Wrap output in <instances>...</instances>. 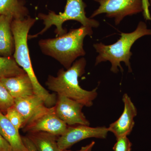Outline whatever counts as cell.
Instances as JSON below:
<instances>
[{
  "mask_svg": "<svg viewBox=\"0 0 151 151\" xmlns=\"http://www.w3.org/2000/svg\"><path fill=\"white\" fill-rule=\"evenodd\" d=\"M13 19L0 15V56L12 57L15 50L11 23Z\"/></svg>",
  "mask_w": 151,
  "mask_h": 151,
  "instance_id": "4fadbf2b",
  "label": "cell"
},
{
  "mask_svg": "<svg viewBox=\"0 0 151 151\" xmlns=\"http://www.w3.org/2000/svg\"><path fill=\"white\" fill-rule=\"evenodd\" d=\"M14 105V99L0 82V111H6Z\"/></svg>",
  "mask_w": 151,
  "mask_h": 151,
  "instance_id": "ac0fdd59",
  "label": "cell"
},
{
  "mask_svg": "<svg viewBox=\"0 0 151 151\" xmlns=\"http://www.w3.org/2000/svg\"><path fill=\"white\" fill-rule=\"evenodd\" d=\"M99 3V8L94 11L90 18L105 13L107 17L115 19L119 24L124 17L143 12V0H94Z\"/></svg>",
  "mask_w": 151,
  "mask_h": 151,
  "instance_id": "8992f818",
  "label": "cell"
},
{
  "mask_svg": "<svg viewBox=\"0 0 151 151\" xmlns=\"http://www.w3.org/2000/svg\"><path fill=\"white\" fill-rule=\"evenodd\" d=\"M68 126L57 116L54 106H45L30 120L23 128L24 132H43L61 136L66 131Z\"/></svg>",
  "mask_w": 151,
  "mask_h": 151,
  "instance_id": "52a82bcc",
  "label": "cell"
},
{
  "mask_svg": "<svg viewBox=\"0 0 151 151\" xmlns=\"http://www.w3.org/2000/svg\"><path fill=\"white\" fill-rule=\"evenodd\" d=\"M23 1L0 0V15L13 20H23L28 16L29 11Z\"/></svg>",
  "mask_w": 151,
  "mask_h": 151,
  "instance_id": "2e32d148",
  "label": "cell"
},
{
  "mask_svg": "<svg viewBox=\"0 0 151 151\" xmlns=\"http://www.w3.org/2000/svg\"><path fill=\"white\" fill-rule=\"evenodd\" d=\"M45 106L43 100L35 94L24 98L15 99L14 105L23 117L24 121L23 128Z\"/></svg>",
  "mask_w": 151,
  "mask_h": 151,
  "instance_id": "7c38bea8",
  "label": "cell"
},
{
  "mask_svg": "<svg viewBox=\"0 0 151 151\" xmlns=\"http://www.w3.org/2000/svg\"><path fill=\"white\" fill-rule=\"evenodd\" d=\"M37 19L27 16L23 20H13L11 29L14 40V58L19 66L27 73L32 82L35 94L40 97L47 107L55 105L56 95L51 94L41 85L33 69L27 45L28 35Z\"/></svg>",
  "mask_w": 151,
  "mask_h": 151,
  "instance_id": "6da1fadb",
  "label": "cell"
},
{
  "mask_svg": "<svg viewBox=\"0 0 151 151\" xmlns=\"http://www.w3.org/2000/svg\"><path fill=\"white\" fill-rule=\"evenodd\" d=\"M150 3H151V0H150Z\"/></svg>",
  "mask_w": 151,
  "mask_h": 151,
  "instance_id": "d4e9b609",
  "label": "cell"
},
{
  "mask_svg": "<svg viewBox=\"0 0 151 151\" xmlns=\"http://www.w3.org/2000/svg\"><path fill=\"white\" fill-rule=\"evenodd\" d=\"M0 151H13L12 149L0 133Z\"/></svg>",
  "mask_w": 151,
  "mask_h": 151,
  "instance_id": "44dd1931",
  "label": "cell"
},
{
  "mask_svg": "<svg viewBox=\"0 0 151 151\" xmlns=\"http://www.w3.org/2000/svg\"><path fill=\"white\" fill-rule=\"evenodd\" d=\"M95 142L94 141H92L91 143H89L88 145H86V146L82 147L80 150H78V151H92L93 147L95 145ZM63 151H72L70 150H67Z\"/></svg>",
  "mask_w": 151,
  "mask_h": 151,
  "instance_id": "cb8c5ba5",
  "label": "cell"
},
{
  "mask_svg": "<svg viewBox=\"0 0 151 151\" xmlns=\"http://www.w3.org/2000/svg\"><path fill=\"white\" fill-rule=\"evenodd\" d=\"M143 5L144 16L147 19H151L150 15L149 10V7L150 6L149 0H143Z\"/></svg>",
  "mask_w": 151,
  "mask_h": 151,
  "instance_id": "603a6c76",
  "label": "cell"
},
{
  "mask_svg": "<svg viewBox=\"0 0 151 151\" xmlns=\"http://www.w3.org/2000/svg\"><path fill=\"white\" fill-rule=\"evenodd\" d=\"M84 105L75 100L58 95L54 108L57 116L68 126H89V121L82 112Z\"/></svg>",
  "mask_w": 151,
  "mask_h": 151,
  "instance_id": "9c48e42d",
  "label": "cell"
},
{
  "mask_svg": "<svg viewBox=\"0 0 151 151\" xmlns=\"http://www.w3.org/2000/svg\"><path fill=\"white\" fill-rule=\"evenodd\" d=\"M109 132L108 128L105 127H91L83 125L68 126L64 134L58 138V145L60 151H64L85 139H105Z\"/></svg>",
  "mask_w": 151,
  "mask_h": 151,
  "instance_id": "ba28073f",
  "label": "cell"
},
{
  "mask_svg": "<svg viewBox=\"0 0 151 151\" xmlns=\"http://www.w3.org/2000/svg\"><path fill=\"white\" fill-rule=\"evenodd\" d=\"M25 73L14 58L0 56V78L13 77Z\"/></svg>",
  "mask_w": 151,
  "mask_h": 151,
  "instance_id": "e0dca14e",
  "label": "cell"
},
{
  "mask_svg": "<svg viewBox=\"0 0 151 151\" xmlns=\"http://www.w3.org/2000/svg\"><path fill=\"white\" fill-rule=\"evenodd\" d=\"M0 133L13 151H26L19 131L0 111Z\"/></svg>",
  "mask_w": 151,
  "mask_h": 151,
  "instance_id": "5bb4252c",
  "label": "cell"
},
{
  "mask_svg": "<svg viewBox=\"0 0 151 151\" xmlns=\"http://www.w3.org/2000/svg\"><path fill=\"white\" fill-rule=\"evenodd\" d=\"M122 100L124 106L122 115L108 128L109 132L113 133L116 139L128 137L131 134L135 125L134 119L137 115V108L128 94H124Z\"/></svg>",
  "mask_w": 151,
  "mask_h": 151,
  "instance_id": "30bf717a",
  "label": "cell"
},
{
  "mask_svg": "<svg viewBox=\"0 0 151 151\" xmlns=\"http://www.w3.org/2000/svg\"><path fill=\"white\" fill-rule=\"evenodd\" d=\"M132 146V143L127 137H122L117 139L113 150L114 151H131Z\"/></svg>",
  "mask_w": 151,
  "mask_h": 151,
  "instance_id": "ffe728a7",
  "label": "cell"
},
{
  "mask_svg": "<svg viewBox=\"0 0 151 151\" xmlns=\"http://www.w3.org/2000/svg\"><path fill=\"white\" fill-rule=\"evenodd\" d=\"M66 1L63 13L56 14L53 11H50L47 14H39L38 18L43 21L45 27L40 32L34 35H28V39L37 37L38 36L43 34L52 25L56 27L55 33L57 37L63 35L66 33L67 31L63 28V24L67 21H76L80 22L83 26L92 28L99 26V22L86 17L85 8L86 5L83 0Z\"/></svg>",
  "mask_w": 151,
  "mask_h": 151,
  "instance_id": "5b68a950",
  "label": "cell"
},
{
  "mask_svg": "<svg viewBox=\"0 0 151 151\" xmlns=\"http://www.w3.org/2000/svg\"><path fill=\"white\" fill-rule=\"evenodd\" d=\"M27 137L32 142L37 151H61L57 143L58 137L47 132H28Z\"/></svg>",
  "mask_w": 151,
  "mask_h": 151,
  "instance_id": "9a60e30c",
  "label": "cell"
},
{
  "mask_svg": "<svg viewBox=\"0 0 151 151\" xmlns=\"http://www.w3.org/2000/svg\"><path fill=\"white\" fill-rule=\"evenodd\" d=\"M93 34L92 28L81 26L56 38L41 40L39 45L43 54L53 58L68 69L78 57L86 54L83 42Z\"/></svg>",
  "mask_w": 151,
  "mask_h": 151,
  "instance_id": "7a4b0ae2",
  "label": "cell"
},
{
  "mask_svg": "<svg viewBox=\"0 0 151 151\" xmlns=\"http://www.w3.org/2000/svg\"><path fill=\"white\" fill-rule=\"evenodd\" d=\"M151 35V29H149L145 22H140L137 29L133 32L122 33L121 37L113 44L105 45L100 42L94 44V47L98 55L96 58L95 65L100 63L109 61L111 63V70L114 73L124 71L121 62L125 63L129 72L132 71L130 59L132 56L131 51L133 45L140 38L145 35Z\"/></svg>",
  "mask_w": 151,
  "mask_h": 151,
  "instance_id": "277c9868",
  "label": "cell"
},
{
  "mask_svg": "<svg viewBox=\"0 0 151 151\" xmlns=\"http://www.w3.org/2000/svg\"><path fill=\"white\" fill-rule=\"evenodd\" d=\"M5 116L18 130L22 129L24 126V121L21 115L14 106L7 109Z\"/></svg>",
  "mask_w": 151,
  "mask_h": 151,
  "instance_id": "d6986e66",
  "label": "cell"
},
{
  "mask_svg": "<svg viewBox=\"0 0 151 151\" xmlns=\"http://www.w3.org/2000/svg\"><path fill=\"white\" fill-rule=\"evenodd\" d=\"M22 137L25 147L26 148V151H37L34 145L27 136Z\"/></svg>",
  "mask_w": 151,
  "mask_h": 151,
  "instance_id": "7402d4cb",
  "label": "cell"
},
{
  "mask_svg": "<svg viewBox=\"0 0 151 151\" xmlns=\"http://www.w3.org/2000/svg\"><path fill=\"white\" fill-rule=\"evenodd\" d=\"M0 82L14 99L35 94L32 82L26 73L13 77L1 78Z\"/></svg>",
  "mask_w": 151,
  "mask_h": 151,
  "instance_id": "8fae6325",
  "label": "cell"
},
{
  "mask_svg": "<svg viewBox=\"0 0 151 151\" xmlns=\"http://www.w3.org/2000/svg\"><path fill=\"white\" fill-rule=\"evenodd\" d=\"M86 64L84 58L76 60L66 70L60 69L56 76H49L45 85L58 95L68 97L84 106L91 107L97 96V87L92 91H87L82 89L78 83V78L85 73Z\"/></svg>",
  "mask_w": 151,
  "mask_h": 151,
  "instance_id": "3957f363",
  "label": "cell"
}]
</instances>
